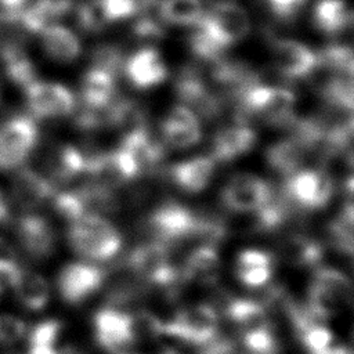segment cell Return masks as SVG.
I'll use <instances>...</instances> for the list:
<instances>
[{
    "label": "cell",
    "mask_w": 354,
    "mask_h": 354,
    "mask_svg": "<svg viewBox=\"0 0 354 354\" xmlns=\"http://www.w3.org/2000/svg\"><path fill=\"white\" fill-rule=\"evenodd\" d=\"M250 28V18L243 7L232 1H218L203 11L188 41L199 55L220 57L243 40Z\"/></svg>",
    "instance_id": "6da1fadb"
},
{
    "label": "cell",
    "mask_w": 354,
    "mask_h": 354,
    "mask_svg": "<svg viewBox=\"0 0 354 354\" xmlns=\"http://www.w3.org/2000/svg\"><path fill=\"white\" fill-rule=\"evenodd\" d=\"M66 239L71 249L84 260L106 261L123 246L120 231L104 216L84 214L69 223Z\"/></svg>",
    "instance_id": "7a4b0ae2"
},
{
    "label": "cell",
    "mask_w": 354,
    "mask_h": 354,
    "mask_svg": "<svg viewBox=\"0 0 354 354\" xmlns=\"http://www.w3.org/2000/svg\"><path fill=\"white\" fill-rule=\"evenodd\" d=\"M195 223L196 209L173 198H163L144 214L138 230L148 236V241H158L173 249L192 239Z\"/></svg>",
    "instance_id": "3957f363"
},
{
    "label": "cell",
    "mask_w": 354,
    "mask_h": 354,
    "mask_svg": "<svg viewBox=\"0 0 354 354\" xmlns=\"http://www.w3.org/2000/svg\"><path fill=\"white\" fill-rule=\"evenodd\" d=\"M295 209L307 214L326 207L335 192L336 180L322 167L300 169L278 185Z\"/></svg>",
    "instance_id": "277c9868"
},
{
    "label": "cell",
    "mask_w": 354,
    "mask_h": 354,
    "mask_svg": "<svg viewBox=\"0 0 354 354\" xmlns=\"http://www.w3.org/2000/svg\"><path fill=\"white\" fill-rule=\"evenodd\" d=\"M162 335L194 347L203 346L218 335V313L210 304L185 306L169 321L162 322Z\"/></svg>",
    "instance_id": "5b68a950"
},
{
    "label": "cell",
    "mask_w": 354,
    "mask_h": 354,
    "mask_svg": "<svg viewBox=\"0 0 354 354\" xmlns=\"http://www.w3.org/2000/svg\"><path fill=\"white\" fill-rule=\"evenodd\" d=\"M174 93L183 105L206 122L220 118L227 106L223 98L210 88L198 64H187L178 69Z\"/></svg>",
    "instance_id": "8992f818"
},
{
    "label": "cell",
    "mask_w": 354,
    "mask_h": 354,
    "mask_svg": "<svg viewBox=\"0 0 354 354\" xmlns=\"http://www.w3.org/2000/svg\"><path fill=\"white\" fill-rule=\"evenodd\" d=\"M39 141V129L32 116L17 115L0 124V170L21 167Z\"/></svg>",
    "instance_id": "52a82bcc"
},
{
    "label": "cell",
    "mask_w": 354,
    "mask_h": 354,
    "mask_svg": "<svg viewBox=\"0 0 354 354\" xmlns=\"http://www.w3.org/2000/svg\"><path fill=\"white\" fill-rule=\"evenodd\" d=\"M274 185L252 173L234 174L220 191V202L225 210L235 214H248L267 203Z\"/></svg>",
    "instance_id": "ba28073f"
},
{
    "label": "cell",
    "mask_w": 354,
    "mask_h": 354,
    "mask_svg": "<svg viewBox=\"0 0 354 354\" xmlns=\"http://www.w3.org/2000/svg\"><path fill=\"white\" fill-rule=\"evenodd\" d=\"M24 91L28 109L33 119L65 118L76 111L73 93L61 83L36 79Z\"/></svg>",
    "instance_id": "9c48e42d"
},
{
    "label": "cell",
    "mask_w": 354,
    "mask_h": 354,
    "mask_svg": "<svg viewBox=\"0 0 354 354\" xmlns=\"http://www.w3.org/2000/svg\"><path fill=\"white\" fill-rule=\"evenodd\" d=\"M106 270L84 261L65 264L57 275V290L68 304H80L98 292L105 282Z\"/></svg>",
    "instance_id": "30bf717a"
},
{
    "label": "cell",
    "mask_w": 354,
    "mask_h": 354,
    "mask_svg": "<svg viewBox=\"0 0 354 354\" xmlns=\"http://www.w3.org/2000/svg\"><path fill=\"white\" fill-rule=\"evenodd\" d=\"M267 39L272 65L290 82L308 79L318 68L317 53L304 43L295 39L275 37L274 35L267 36Z\"/></svg>",
    "instance_id": "8fae6325"
},
{
    "label": "cell",
    "mask_w": 354,
    "mask_h": 354,
    "mask_svg": "<svg viewBox=\"0 0 354 354\" xmlns=\"http://www.w3.org/2000/svg\"><path fill=\"white\" fill-rule=\"evenodd\" d=\"M93 330L98 346L109 354L136 346L133 314L115 306L104 307L94 314Z\"/></svg>",
    "instance_id": "7c38bea8"
},
{
    "label": "cell",
    "mask_w": 354,
    "mask_h": 354,
    "mask_svg": "<svg viewBox=\"0 0 354 354\" xmlns=\"http://www.w3.org/2000/svg\"><path fill=\"white\" fill-rule=\"evenodd\" d=\"M14 231L21 249L32 259L44 260L54 253L57 234L44 216L28 212L15 220Z\"/></svg>",
    "instance_id": "4fadbf2b"
},
{
    "label": "cell",
    "mask_w": 354,
    "mask_h": 354,
    "mask_svg": "<svg viewBox=\"0 0 354 354\" xmlns=\"http://www.w3.org/2000/svg\"><path fill=\"white\" fill-rule=\"evenodd\" d=\"M159 133L166 148H189L202 140L201 119L188 106L177 104L160 120Z\"/></svg>",
    "instance_id": "5bb4252c"
},
{
    "label": "cell",
    "mask_w": 354,
    "mask_h": 354,
    "mask_svg": "<svg viewBox=\"0 0 354 354\" xmlns=\"http://www.w3.org/2000/svg\"><path fill=\"white\" fill-rule=\"evenodd\" d=\"M123 73L133 87L148 90L162 84L169 75V69L159 50L147 46L124 59Z\"/></svg>",
    "instance_id": "9a60e30c"
},
{
    "label": "cell",
    "mask_w": 354,
    "mask_h": 354,
    "mask_svg": "<svg viewBox=\"0 0 354 354\" xmlns=\"http://www.w3.org/2000/svg\"><path fill=\"white\" fill-rule=\"evenodd\" d=\"M257 142V131L248 123L220 127L210 140L209 156L217 163H228L249 153Z\"/></svg>",
    "instance_id": "2e32d148"
},
{
    "label": "cell",
    "mask_w": 354,
    "mask_h": 354,
    "mask_svg": "<svg viewBox=\"0 0 354 354\" xmlns=\"http://www.w3.org/2000/svg\"><path fill=\"white\" fill-rule=\"evenodd\" d=\"M11 201L21 209L30 212L46 201H50L57 192L55 184L29 167H18L11 180Z\"/></svg>",
    "instance_id": "e0dca14e"
},
{
    "label": "cell",
    "mask_w": 354,
    "mask_h": 354,
    "mask_svg": "<svg viewBox=\"0 0 354 354\" xmlns=\"http://www.w3.org/2000/svg\"><path fill=\"white\" fill-rule=\"evenodd\" d=\"M216 162L209 155L194 156L166 166L165 178L185 194H199L212 181Z\"/></svg>",
    "instance_id": "ac0fdd59"
},
{
    "label": "cell",
    "mask_w": 354,
    "mask_h": 354,
    "mask_svg": "<svg viewBox=\"0 0 354 354\" xmlns=\"http://www.w3.org/2000/svg\"><path fill=\"white\" fill-rule=\"evenodd\" d=\"M324 253L325 246L321 241L299 231H289L278 239L275 256L292 267L310 268L319 266Z\"/></svg>",
    "instance_id": "d6986e66"
},
{
    "label": "cell",
    "mask_w": 354,
    "mask_h": 354,
    "mask_svg": "<svg viewBox=\"0 0 354 354\" xmlns=\"http://www.w3.org/2000/svg\"><path fill=\"white\" fill-rule=\"evenodd\" d=\"M221 260L216 246L199 245L194 248L180 264L181 282L196 285H214L220 277Z\"/></svg>",
    "instance_id": "ffe728a7"
},
{
    "label": "cell",
    "mask_w": 354,
    "mask_h": 354,
    "mask_svg": "<svg viewBox=\"0 0 354 354\" xmlns=\"http://www.w3.org/2000/svg\"><path fill=\"white\" fill-rule=\"evenodd\" d=\"M277 264L275 253L266 249H243L235 259L236 278L248 288L268 283Z\"/></svg>",
    "instance_id": "44dd1931"
},
{
    "label": "cell",
    "mask_w": 354,
    "mask_h": 354,
    "mask_svg": "<svg viewBox=\"0 0 354 354\" xmlns=\"http://www.w3.org/2000/svg\"><path fill=\"white\" fill-rule=\"evenodd\" d=\"M39 35L44 54L54 62L71 64L82 54V41L69 28L53 24Z\"/></svg>",
    "instance_id": "7402d4cb"
},
{
    "label": "cell",
    "mask_w": 354,
    "mask_h": 354,
    "mask_svg": "<svg viewBox=\"0 0 354 354\" xmlns=\"http://www.w3.org/2000/svg\"><path fill=\"white\" fill-rule=\"evenodd\" d=\"M82 106L104 108L118 97L116 77L98 68L90 66L79 84Z\"/></svg>",
    "instance_id": "603a6c76"
},
{
    "label": "cell",
    "mask_w": 354,
    "mask_h": 354,
    "mask_svg": "<svg viewBox=\"0 0 354 354\" xmlns=\"http://www.w3.org/2000/svg\"><path fill=\"white\" fill-rule=\"evenodd\" d=\"M46 170L54 184H66L84 173V156L82 149L72 144L54 145L46 158Z\"/></svg>",
    "instance_id": "cb8c5ba5"
},
{
    "label": "cell",
    "mask_w": 354,
    "mask_h": 354,
    "mask_svg": "<svg viewBox=\"0 0 354 354\" xmlns=\"http://www.w3.org/2000/svg\"><path fill=\"white\" fill-rule=\"evenodd\" d=\"M310 153L293 137L282 138L267 147L264 159L267 166L282 178L300 170Z\"/></svg>",
    "instance_id": "d4e9b609"
},
{
    "label": "cell",
    "mask_w": 354,
    "mask_h": 354,
    "mask_svg": "<svg viewBox=\"0 0 354 354\" xmlns=\"http://www.w3.org/2000/svg\"><path fill=\"white\" fill-rule=\"evenodd\" d=\"M17 300L30 311L43 310L50 300L48 281L39 272L21 268L10 285Z\"/></svg>",
    "instance_id": "484cf974"
},
{
    "label": "cell",
    "mask_w": 354,
    "mask_h": 354,
    "mask_svg": "<svg viewBox=\"0 0 354 354\" xmlns=\"http://www.w3.org/2000/svg\"><path fill=\"white\" fill-rule=\"evenodd\" d=\"M313 25L328 36H337L353 25V10L346 0H318L313 10Z\"/></svg>",
    "instance_id": "4316f807"
},
{
    "label": "cell",
    "mask_w": 354,
    "mask_h": 354,
    "mask_svg": "<svg viewBox=\"0 0 354 354\" xmlns=\"http://www.w3.org/2000/svg\"><path fill=\"white\" fill-rule=\"evenodd\" d=\"M0 62L6 76L18 87L25 88L37 79L33 61L17 41L0 43Z\"/></svg>",
    "instance_id": "83f0119b"
},
{
    "label": "cell",
    "mask_w": 354,
    "mask_h": 354,
    "mask_svg": "<svg viewBox=\"0 0 354 354\" xmlns=\"http://www.w3.org/2000/svg\"><path fill=\"white\" fill-rule=\"evenodd\" d=\"M86 214H98V216H112L120 212L122 201L116 195L115 189L104 187L98 183L88 180L76 188Z\"/></svg>",
    "instance_id": "f1b7e54d"
},
{
    "label": "cell",
    "mask_w": 354,
    "mask_h": 354,
    "mask_svg": "<svg viewBox=\"0 0 354 354\" xmlns=\"http://www.w3.org/2000/svg\"><path fill=\"white\" fill-rule=\"evenodd\" d=\"M353 202L347 199L337 216L325 225V239L328 245L348 257L353 256Z\"/></svg>",
    "instance_id": "f546056e"
},
{
    "label": "cell",
    "mask_w": 354,
    "mask_h": 354,
    "mask_svg": "<svg viewBox=\"0 0 354 354\" xmlns=\"http://www.w3.org/2000/svg\"><path fill=\"white\" fill-rule=\"evenodd\" d=\"M315 90L321 95L325 106L351 111L354 105V90H353V77L332 75L328 72V76L314 84Z\"/></svg>",
    "instance_id": "4dcf8cb0"
},
{
    "label": "cell",
    "mask_w": 354,
    "mask_h": 354,
    "mask_svg": "<svg viewBox=\"0 0 354 354\" xmlns=\"http://www.w3.org/2000/svg\"><path fill=\"white\" fill-rule=\"evenodd\" d=\"M318 68L332 75H342L353 77L354 55L350 44L332 41L324 46L318 53Z\"/></svg>",
    "instance_id": "1f68e13d"
},
{
    "label": "cell",
    "mask_w": 354,
    "mask_h": 354,
    "mask_svg": "<svg viewBox=\"0 0 354 354\" xmlns=\"http://www.w3.org/2000/svg\"><path fill=\"white\" fill-rule=\"evenodd\" d=\"M203 11L201 0H160V15L166 25L195 26Z\"/></svg>",
    "instance_id": "d6a6232c"
},
{
    "label": "cell",
    "mask_w": 354,
    "mask_h": 354,
    "mask_svg": "<svg viewBox=\"0 0 354 354\" xmlns=\"http://www.w3.org/2000/svg\"><path fill=\"white\" fill-rule=\"evenodd\" d=\"M62 332V322L46 319L36 324L28 336L26 354H57V343Z\"/></svg>",
    "instance_id": "836d02e7"
},
{
    "label": "cell",
    "mask_w": 354,
    "mask_h": 354,
    "mask_svg": "<svg viewBox=\"0 0 354 354\" xmlns=\"http://www.w3.org/2000/svg\"><path fill=\"white\" fill-rule=\"evenodd\" d=\"M242 344L249 354H278L281 351L279 340L271 324L248 328L239 332Z\"/></svg>",
    "instance_id": "e575fe53"
},
{
    "label": "cell",
    "mask_w": 354,
    "mask_h": 354,
    "mask_svg": "<svg viewBox=\"0 0 354 354\" xmlns=\"http://www.w3.org/2000/svg\"><path fill=\"white\" fill-rule=\"evenodd\" d=\"M88 58L91 66L105 71L116 79L120 76V73H123V65L126 58L122 47L115 43L102 41L95 44L94 47H91Z\"/></svg>",
    "instance_id": "d590c367"
},
{
    "label": "cell",
    "mask_w": 354,
    "mask_h": 354,
    "mask_svg": "<svg viewBox=\"0 0 354 354\" xmlns=\"http://www.w3.org/2000/svg\"><path fill=\"white\" fill-rule=\"evenodd\" d=\"M311 282L335 293L342 300H344L347 304L351 303V299H353L351 281L348 279V277L344 272L339 271L337 268L328 267V266L315 267L313 277H311Z\"/></svg>",
    "instance_id": "8d00e7d4"
},
{
    "label": "cell",
    "mask_w": 354,
    "mask_h": 354,
    "mask_svg": "<svg viewBox=\"0 0 354 354\" xmlns=\"http://www.w3.org/2000/svg\"><path fill=\"white\" fill-rule=\"evenodd\" d=\"M76 24L87 33H100L109 25L100 0H87L76 8Z\"/></svg>",
    "instance_id": "74e56055"
},
{
    "label": "cell",
    "mask_w": 354,
    "mask_h": 354,
    "mask_svg": "<svg viewBox=\"0 0 354 354\" xmlns=\"http://www.w3.org/2000/svg\"><path fill=\"white\" fill-rule=\"evenodd\" d=\"M295 336L300 340L308 354H317L328 348L333 340L332 332L321 321L307 324Z\"/></svg>",
    "instance_id": "f35d334b"
},
{
    "label": "cell",
    "mask_w": 354,
    "mask_h": 354,
    "mask_svg": "<svg viewBox=\"0 0 354 354\" xmlns=\"http://www.w3.org/2000/svg\"><path fill=\"white\" fill-rule=\"evenodd\" d=\"M50 201H51L55 214H58L68 223H72L86 214L82 199H80L76 188L71 189V191L55 192Z\"/></svg>",
    "instance_id": "ab89813d"
},
{
    "label": "cell",
    "mask_w": 354,
    "mask_h": 354,
    "mask_svg": "<svg viewBox=\"0 0 354 354\" xmlns=\"http://www.w3.org/2000/svg\"><path fill=\"white\" fill-rule=\"evenodd\" d=\"M21 268L22 266L19 264L18 252L14 245L7 239L0 238V281L11 285Z\"/></svg>",
    "instance_id": "60d3db41"
},
{
    "label": "cell",
    "mask_w": 354,
    "mask_h": 354,
    "mask_svg": "<svg viewBox=\"0 0 354 354\" xmlns=\"http://www.w3.org/2000/svg\"><path fill=\"white\" fill-rule=\"evenodd\" d=\"M307 0H267L268 8L277 21L292 24L301 14Z\"/></svg>",
    "instance_id": "b9f144b4"
},
{
    "label": "cell",
    "mask_w": 354,
    "mask_h": 354,
    "mask_svg": "<svg viewBox=\"0 0 354 354\" xmlns=\"http://www.w3.org/2000/svg\"><path fill=\"white\" fill-rule=\"evenodd\" d=\"M109 24L133 18L138 8V0H100Z\"/></svg>",
    "instance_id": "7bdbcfd3"
},
{
    "label": "cell",
    "mask_w": 354,
    "mask_h": 354,
    "mask_svg": "<svg viewBox=\"0 0 354 354\" xmlns=\"http://www.w3.org/2000/svg\"><path fill=\"white\" fill-rule=\"evenodd\" d=\"M25 330L26 325L22 319L10 314L0 315V343H14L25 335Z\"/></svg>",
    "instance_id": "ee69618b"
},
{
    "label": "cell",
    "mask_w": 354,
    "mask_h": 354,
    "mask_svg": "<svg viewBox=\"0 0 354 354\" xmlns=\"http://www.w3.org/2000/svg\"><path fill=\"white\" fill-rule=\"evenodd\" d=\"M29 0H0V21L12 24Z\"/></svg>",
    "instance_id": "f6af8a7d"
},
{
    "label": "cell",
    "mask_w": 354,
    "mask_h": 354,
    "mask_svg": "<svg viewBox=\"0 0 354 354\" xmlns=\"http://www.w3.org/2000/svg\"><path fill=\"white\" fill-rule=\"evenodd\" d=\"M10 216H11V212H10L8 201L0 191V224H7L10 221Z\"/></svg>",
    "instance_id": "bcb514c9"
},
{
    "label": "cell",
    "mask_w": 354,
    "mask_h": 354,
    "mask_svg": "<svg viewBox=\"0 0 354 354\" xmlns=\"http://www.w3.org/2000/svg\"><path fill=\"white\" fill-rule=\"evenodd\" d=\"M317 354H353L351 350L346 346H329L328 348L317 353Z\"/></svg>",
    "instance_id": "7dc6e473"
},
{
    "label": "cell",
    "mask_w": 354,
    "mask_h": 354,
    "mask_svg": "<svg viewBox=\"0 0 354 354\" xmlns=\"http://www.w3.org/2000/svg\"><path fill=\"white\" fill-rule=\"evenodd\" d=\"M57 354H83V353H82V351H79V350H77V348H75V347L68 346V347H62V348H59Z\"/></svg>",
    "instance_id": "c3c4849f"
},
{
    "label": "cell",
    "mask_w": 354,
    "mask_h": 354,
    "mask_svg": "<svg viewBox=\"0 0 354 354\" xmlns=\"http://www.w3.org/2000/svg\"><path fill=\"white\" fill-rule=\"evenodd\" d=\"M0 94H1V87H0Z\"/></svg>",
    "instance_id": "681fc988"
}]
</instances>
